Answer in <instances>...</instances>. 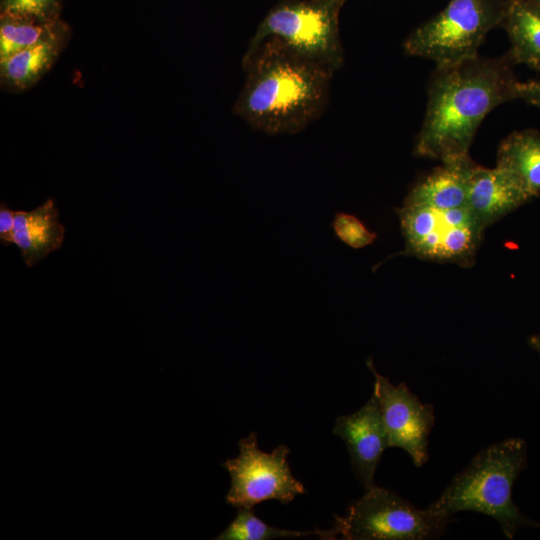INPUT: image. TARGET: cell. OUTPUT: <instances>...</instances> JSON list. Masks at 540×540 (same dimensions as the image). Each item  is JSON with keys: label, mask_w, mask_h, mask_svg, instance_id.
Returning <instances> with one entry per match:
<instances>
[{"label": "cell", "mask_w": 540, "mask_h": 540, "mask_svg": "<svg viewBox=\"0 0 540 540\" xmlns=\"http://www.w3.org/2000/svg\"><path fill=\"white\" fill-rule=\"evenodd\" d=\"M508 53L479 55L436 67L414 153L447 162L469 155L482 120L497 106L518 99V84Z\"/></svg>", "instance_id": "cell-1"}, {"label": "cell", "mask_w": 540, "mask_h": 540, "mask_svg": "<svg viewBox=\"0 0 540 540\" xmlns=\"http://www.w3.org/2000/svg\"><path fill=\"white\" fill-rule=\"evenodd\" d=\"M235 116L269 136L305 130L325 112L334 72L267 39L247 47Z\"/></svg>", "instance_id": "cell-2"}, {"label": "cell", "mask_w": 540, "mask_h": 540, "mask_svg": "<svg viewBox=\"0 0 540 540\" xmlns=\"http://www.w3.org/2000/svg\"><path fill=\"white\" fill-rule=\"evenodd\" d=\"M527 464L523 439L508 438L491 444L476 454L427 508L445 517L461 511L488 515L498 522L506 538L513 539L522 527H540L512 499L513 485Z\"/></svg>", "instance_id": "cell-3"}, {"label": "cell", "mask_w": 540, "mask_h": 540, "mask_svg": "<svg viewBox=\"0 0 540 540\" xmlns=\"http://www.w3.org/2000/svg\"><path fill=\"white\" fill-rule=\"evenodd\" d=\"M347 0H282L262 19L249 46L274 40L332 72L344 62L339 15Z\"/></svg>", "instance_id": "cell-4"}, {"label": "cell", "mask_w": 540, "mask_h": 540, "mask_svg": "<svg viewBox=\"0 0 540 540\" xmlns=\"http://www.w3.org/2000/svg\"><path fill=\"white\" fill-rule=\"evenodd\" d=\"M505 4V0H450L409 34L404 51L432 60L436 67L475 57L489 31L501 25Z\"/></svg>", "instance_id": "cell-5"}, {"label": "cell", "mask_w": 540, "mask_h": 540, "mask_svg": "<svg viewBox=\"0 0 540 540\" xmlns=\"http://www.w3.org/2000/svg\"><path fill=\"white\" fill-rule=\"evenodd\" d=\"M451 517L418 509L394 492L373 485L349 508L335 516L333 530L346 540H422L439 537Z\"/></svg>", "instance_id": "cell-6"}, {"label": "cell", "mask_w": 540, "mask_h": 540, "mask_svg": "<svg viewBox=\"0 0 540 540\" xmlns=\"http://www.w3.org/2000/svg\"><path fill=\"white\" fill-rule=\"evenodd\" d=\"M405 240L404 255L471 267L484 230L467 207L396 209Z\"/></svg>", "instance_id": "cell-7"}, {"label": "cell", "mask_w": 540, "mask_h": 540, "mask_svg": "<svg viewBox=\"0 0 540 540\" xmlns=\"http://www.w3.org/2000/svg\"><path fill=\"white\" fill-rule=\"evenodd\" d=\"M238 445L239 455L222 463L231 477L228 504L253 508L270 499L288 504L305 492L303 484L291 474L287 462L290 449L286 445H279L271 453L263 452L258 448L255 432Z\"/></svg>", "instance_id": "cell-8"}, {"label": "cell", "mask_w": 540, "mask_h": 540, "mask_svg": "<svg viewBox=\"0 0 540 540\" xmlns=\"http://www.w3.org/2000/svg\"><path fill=\"white\" fill-rule=\"evenodd\" d=\"M366 365L374 375L373 394L377 398L388 437V446L406 451L416 467L429 459L428 436L435 423L434 409L422 403L405 383L392 384L375 369L373 360Z\"/></svg>", "instance_id": "cell-9"}, {"label": "cell", "mask_w": 540, "mask_h": 540, "mask_svg": "<svg viewBox=\"0 0 540 540\" xmlns=\"http://www.w3.org/2000/svg\"><path fill=\"white\" fill-rule=\"evenodd\" d=\"M333 433L346 443L355 473L366 489L374 484V475L388 437L377 398H371L356 412L339 416Z\"/></svg>", "instance_id": "cell-10"}, {"label": "cell", "mask_w": 540, "mask_h": 540, "mask_svg": "<svg viewBox=\"0 0 540 540\" xmlns=\"http://www.w3.org/2000/svg\"><path fill=\"white\" fill-rule=\"evenodd\" d=\"M531 199L505 171L477 164L470 177L466 207L485 230Z\"/></svg>", "instance_id": "cell-11"}, {"label": "cell", "mask_w": 540, "mask_h": 540, "mask_svg": "<svg viewBox=\"0 0 540 540\" xmlns=\"http://www.w3.org/2000/svg\"><path fill=\"white\" fill-rule=\"evenodd\" d=\"M476 165L469 155L442 162L409 191L403 205L437 209L466 207L469 181Z\"/></svg>", "instance_id": "cell-12"}, {"label": "cell", "mask_w": 540, "mask_h": 540, "mask_svg": "<svg viewBox=\"0 0 540 540\" xmlns=\"http://www.w3.org/2000/svg\"><path fill=\"white\" fill-rule=\"evenodd\" d=\"M59 211L53 198L29 211H15L14 245L28 267L61 248L65 227L59 221Z\"/></svg>", "instance_id": "cell-13"}, {"label": "cell", "mask_w": 540, "mask_h": 540, "mask_svg": "<svg viewBox=\"0 0 540 540\" xmlns=\"http://www.w3.org/2000/svg\"><path fill=\"white\" fill-rule=\"evenodd\" d=\"M70 36L71 29L64 22L51 37L1 61V86L10 92H20L34 86L52 68Z\"/></svg>", "instance_id": "cell-14"}, {"label": "cell", "mask_w": 540, "mask_h": 540, "mask_svg": "<svg viewBox=\"0 0 540 540\" xmlns=\"http://www.w3.org/2000/svg\"><path fill=\"white\" fill-rule=\"evenodd\" d=\"M496 167L508 173L532 198L540 195V133L514 131L497 150Z\"/></svg>", "instance_id": "cell-15"}, {"label": "cell", "mask_w": 540, "mask_h": 540, "mask_svg": "<svg viewBox=\"0 0 540 540\" xmlns=\"http://www.w3.org/2000/svg\"><path fill=\"white\" fill-rule=\"evenodd\" d=\"M501 27L507 32L513 63L540 70V4L529 0H505Z\"/></svg>", "instance_id": "cell-16"}, {"label": "cell", "mask_w": 540, "mask_h": 540, "mask_svg": "<svg viewBox=\"0 0 540 540\" xmlns=\"http://www.w3.org/2000/svg\"><path fill=\"white\" fill-rule=\"evenodd\" d=\"M63 24L61 19L46 23L29 17L1 14L0 62L51 37Z\"/></svg>", "instance_id": "cell-17"}, {"label": "cell", "mask_w": 540, "mask_h": 540, "mask_svg": "<svg viewBox=\"0 0 540 540\" xmlns=\"http://www.w3.org/2000/svg\"><path fill=\"white\" fill-rule=\"evenodd\" d=\"M231 524L215 539L219 540H268L276 538H297L318 536L321 539H335L336 533L330 530L296 531L276 528L265 524L253 508L240 507Z\"/></svg>", "instance_id": "cell-18"}, {"label": "cell", "mask_w": 540, "mask_h": 540, "mask_svg": "<svg viewBox=\"0 0 540 540\" xmlns=\"http://www.w3.org/2000/svg\"><path fill=\"white\" fill-rule=\"evenodd\" d=\"M62 0H1V14L29 17L41 22L60 19Z\"/></svg>", "instance_id": "cell-19"}, {"label": "cell", "mask_w": 540, "mask_h": 540, "mask_svg": "<svg viewBox=\"0 0 540 540\" xmlns=\"http://www.w3.org/2000/svg\"><path fill=\"white\" fill-rule=\"evenodd\" d=\"M331 227L343 243L354 249L364 248L377 238L376 233L370 231L359 218L345 212L335 213Z\"/></svg>", "instance_id": "cell-20"}, {"label": "cell", "mask_w": 540, "mask_h": 540, "mask_svg": "<svg viewBox=\"0 0 540 540\" xmlns=\"http://www.w3.org/2000/svg\"><path fill=\"white\" fill-rule=\"evenodd\" d=\"M15 211L1 201L0 203V243L3 246L14 244Z\"/></svg>", "instance_id": "cell-21"}, {"label": "cell", "mask_w": 540, "mask_h": 540, "mask_svg": "<svg viewBox=\"0 0 540 540\" xmlns=\"http://www.w3.org/2000/svg\"><path fill=\"white\" fill-rule=\"evenodd\" d=\"M518 99L540 108V81L519 82Z\"/></svg>", "instance_id": "cell-22"}, {"label": "cell", "mask_w": 540, "mask_h": 540, "mask_svg": "<svg viewBox=\"0 0 540 540\" xmlns=\"http://www.w3.org/2000/svg\"><path fill=\"white\" fill-rule=\"evenodd\" d=\"M528 344L540 354V333L530 336L528 339Z\"/></svg>", "instance_id": "cell-23"}, {"label": "cell", "mask_w": 540, "mask_h": 540, "mask_svg": "<svg viewBox=\"0 0 540 540\" xmlns=\"http://www.w3.org/2000/svg\"><path fill=\"white\" fill-rule=\"evenodd\" d=\"M529 1H532V2H535L537 4H540V0H529Z\"/></svg>", "instance_id": "cell-24"}]
</instances>
